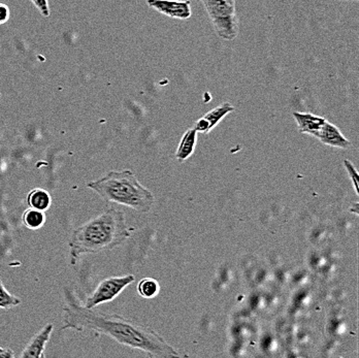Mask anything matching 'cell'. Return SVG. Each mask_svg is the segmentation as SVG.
I'll return each instance as SVG.
<instances>
[{"label": "cell", "instance_id": "cell-1", "mask_svg": "<svg viewBox=\"0 0 359 358\" xmlns=\"http://www.w3.org/2000/svg\"><path fill=\"white\" fill-rule=\"evenodd\" d=\"M65 300L63 331L74 329L80 333L107 336L119 344L143 351L153 357H180L179 351L148 325L119 314L102 313L89 309L79 303L67 289H65Z\"/></svg>", "mask_w": 359, "mask_h": 358}, {"label": "cell", "instance_id": "cell-2", "mask_svg": "<svg viewBox=\"0 0 359 358\" xmlns=\"http://www.w3.org/2000/svg\"><path fill=\"white\" fill-rule=\"evenodd\" d=\"M130 237L126 215L109 207L76 228L69 241V259L74 266L84 254H98L121 246Z\"/></svg>", "mask_w": 359, "mask_h": 358}, {"label": "cell", "instance_id": "cell-3", "mask_svg": "<svg viewBox=\"0 0 359 358\" xmlns=\"http://www.w3.org/2000/svg\"><path fill=\"white\" fill-rule=\"evenodd\" d=\"M87 187L106 202L122 205L140 213L150 212L155 202L152 192L129 170H111L98 180L89 182Z\"/></svg>", "mask_w": 359, "mask_h": 358}, {"label": "cell", "instance_id": "cell-4", "mask_svg": "<svg viewBox=\"0 0 359 358\" xmlns=\"http://www.w3.org/2000/svg\"><path fill=\"white\" fill-rule=\"evenodd\" d=\"M217 34L225 41H233L238 34V21L233 4L225 0H201Z\"/></svg>", "mask_w": 359, "mask_h": 358}, {"label": "cell", "instance_id": "cell-5", "mask_svg": "<svg viewBox=\"0 0 359 358\" xmlns=\"http://www.w3.org/2000/svg\"><path fill=\"white\" fill-rule=\"evenodd\" d=\"M135 280L133 275L109 277V278L104 279L86 298L85 307L93 309L96 305L111 302L126 289L127 286L135 282Z\"/></svg>", "mask_w": 359, "mask_h": 358}, {"label": "cell", "instance_id": "cell-6", "mask_svg": "<svg viewBox=\"0 0 359 358\" xmlns=\"http://www.w3.org/2000/svg\"><path fill=\"white\" fill-rule=\"evenodd\" d=\"M150 8L172 19L188 20L191 17V1L186 0H147Z\"/></svg>", "mask_w": 359, "mask_h": 358}, {"label": "cell", "instance_id": "cell-7", "mask_svg": "<svg viewBox=\"0 0 359 358\" xmlns=\"http://www.w3.org/2000/svg\"><path fill=\"white\" fill-rule=\"evenodd\" d=\"M54 325L49 323L45 325L39 333L29 340L25 348L22 351L20 357L22 358H43L45 357L46 346L51 339Z\"/></svg>", "mask_w": 359, "mask_h": 358}, {"label": "cell", "instance_id": "cell-8", "mask_svg": "<svg viewBox=\"0 0 359 358\" xmlns=\"http://www.w3.org/2000/svg\"><path fill=\"white\" fill-rule=\"evenodd\" d=\"M234 111H236V108L233 106H231L229 102H224L201 118L196 122L194 130L198 132L203 133V135H209L229 113H233Z\"/></svg>", "mask_w": 359, "mask_h": 358}, {"label": "cell", "instance_id": "cell-9", "mask_svg": "<svg viewBox=\"0 0 359 358\" xmlns=\"http://www.w3.org/2000/svg\"><path fill=\"white\" fill-rule=\"evenodd\" d=\"M318 139L324 145L330 147L340 148V149H348L351 145L349 139H346L345 135L334 124L326 120L325 123L321 126L320 130L317 132L315 137Z\"/></svg>", "mask_w": 359, "mask_h": 358}, {"label": "cell", "instance_id": "cell-10", "mask_svg": "<svg viewBox=\"0 0 359 358\" xmlns=\"http://www.w3.org/2000/svg\"><path fill=\"white\" fill-rule=\"evenodd\" d=\"M293 117L299 126V132L312 137H315L326 121L325 118L311 113L294 112Z\"/></svg>", "mask_w": 359, "mask_h": 358}, {"label": "cell", "instance_id": "cell-11", "mask_svg": "<svg viewBox=\"0 0 359 358\" xmlns=\"http://www.w3.org/2000/svg\"><path fill=\"white\" fill-rule=\"evenodd\" d=\"M198 132L194 128L188 130L184 133L178 149H177L176 157L179 161H185L194 153L198 142Z\"/></svg>", "mask_w": 359, "mask_h": 358}, {"label": "cell", "instance_id": "cell-12", "mask_svg": "<svg viewBox=\"0 0 359 358\" xmlns=\"http://www.w3.org/2000/svg\"><path fill=\"white\" fill-rule=\"evenodd\" d=\"M26 202H27L28 207H32V209L46 212L51 207L52 198L47 190L36 188L32 190V191L27 194Z\"/></svg>", "mask_w": 359, "mask_h": 358}, {"label": "cell", "instance_id": "cell-13", "mask_svg": "<svg viewBox=\"0 0 359 358\" xmlns=\"http://www.w3.org/2000/svg\"><path fill=\"white\" fill-rule=\"evenodd\" d=\"M24 226L27 228L32 229V230H36V229L41 228L46 222V215L43 211H39V209H26L24 212L23 217Z\"/></svg>", "mask_w": 359, "mask_h": 358}, {"label": "cell", "instance_id": "cell-14", "mask_svg": "<svg viewBox=\"0 0 359 358\" xmlns=\"http://www.w3.org/2000/svg\"><path fill=\"white\" fill-rule=\"evenodd\" d=\"M161 292V284L153 278H144L137 284V294L142 298L151 300L158 296Z\"/></svg>", "mask_w": 359, "mask_h": 358}, {"label": "cell", "instance_id": "cell-15", "mask_svg": "<svg viewBox=\"0 0 359 358\" xmlns=\"http://www.w3.org/2000/svg\"><path fill=\"white\" fill-rule=\"evenodd\" d=\"M20 303L21 300L6 290L0 278V309L8 310L11 308L17 307Z\"/></svg>", "mask_w": 359, "mask_h": 358}, {"label": "cell", "instance_id": "cell-16", "mask_svg": "<svg viewBox=\"0 0 359 358\" xmlns=\"http://www.w3.org/2000/svg\"><path fill=\"white\" fill-rule=\"evenodd\" d=\"M344 165H345L346 170H347L348 174H349L350 179H351L352 183H353L354 189H355L356 194H359V177L358 170L355 167L350 163L349 160H344Z\"/></svg>", "mask_w": 359, "mask_h": 358}, {"label": "cell", "instance_id": "cell-17", "mask_svg": "<svg viewBox=\"0 0 359 358\" xmlns=\"http://www.w3.org/2000/svg\"><path fill=\"white\" fill-rule=\"evenodd\" d=\"M36 8H39L43 17L50 16L49 6H48V0H32Z\"/></svg>", "mask_w": 359, "mask_h": 358}, {"label": "cell", "instance_id": "cell-18", "mask_svg": "<svg viewBox=\"0 0 359 358\" xmlns=\"http://www.w3.org/2000/svg\"><path fill=\"white\" fill-rule=\"evenodd\" d=\"M10 19V10L6 4H0V25L6 23Z\"/></svg>", "mask_w": 359, "mask_h": 358}, {"label": "cell", "instance_id": "cell-19", "mask_svg": "<svg viewBox=\"0 0 359 358\" xmlns=\"http://www.w3.org/2000/svg\"><path fill=\"white\" fill-rule=\"evenodd\" d=\"M13 357H15V354L11 349L2 348V347H0V358Z\"/></svg>", "mask_w": 359, "mask_h": 358}, {"label": "cell", "instance_id": "cell-20", "mask_svg": "<svg viewBox=\"0 0 359 358\" xmlns=\"http://www.w3.org/2000/svg\"><path fill=\"white\" fill-rule=\"evenodd\" d=\"M351 212H354V213L356 214V215H358V204L356 202L355 205H354L353 209H351Z\"/></svg>", "mask_w": 359, "mask_h": 358}, {"label": "cell", "instance_id": "cell-21", "mask_svg": "<svg viewBox=\"0 0 359 358\" xmlns=\"http://www.w3.org/2000/svg\"><path fill=\"white\" fill-rule=\"evenodd\" d=\"M225 1L229 2V4H233L234 6V1H236V0H225Z\"/></svg>", "mask_w": 359, "mask_h": 358}, {"label": "cell", "instance_id": "cell-22", "mask_svg": "<svg viewBox=\"0 0 359 358\" xmlns=\"http://www.w3.org/2000/svg\"><path fill=\"white\" fill-rule=\"evenodd\" d=\"M343 1H358V0H343Z\"/></svg>", "mask_w": 359, "mask_h": 358}]
</instances>
